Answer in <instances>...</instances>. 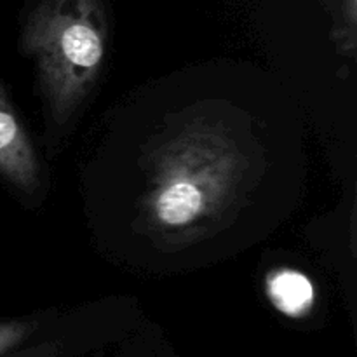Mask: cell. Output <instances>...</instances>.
Returning a JSON list of instances; mask_svg holds the SVG:
<instances>
[{
    "label": "cell",
    "instance_id": "cell-1",
    "mask_svg": "<svg viewBox=\"0 0 357 357\" xmlns=\"http://www.w3.org/2000/svg\"><path fill=\"white\" fill-rule=\"evenodd\" d=\"M145 171L146 230L188 243L232 215L253 174V153L229 124L195 117L153 146Z\"/></svg>",
    "mask_w": 357,
    "mask_h": 357
},
{
    "label": "cell",
    "instance_id": "cell-2",
    "mask_svg": "<svg viewBox=\"0 0 357 357\" xmlns=\"http://www.w3.org/2000/svg\"><path fill=\"white\" fill-rule=\"evenodd\" d=\"M54 124H66L96 84L107 28L96 0H42L23 35Z\"/></svg>",
    "mask_w": 357,
    "mask_h": 357
},
{
    "label": "cell",
    "instance_id": "cell-3",
    "mask_svg": "<svg viewBox=\"0 0 357 357\" xmlns=\"http://www.w3.org/2000/svg\"><path fill=\"white\" fill-rule=\"evenodd\" d=\"M0 174L24 194L40 188V166L23 122L0 84Z\"/></svg>",
    "mask_w": 357,
    "mask_h": 357
},
{
    "label": "cell",
    "instance_id": "cell-4",
    "mask_svg": "<svg viewBox=\"0 0 357 357\" xmlns=\"http://www.w3.org/2000/svg\"><path fill=\"white\" fill-rule=\"evenodd\" d=\"M267 296L275 310L289 319H303L309 316L316 302L312 281L295 268H278L265 281Z\"/></svg>",
    "mask_w": 357,
    "mask_h": 357
},
{
    "label": "cell",
    "instance_id": "cell-5",
    "mask_svg": "<svg viewBox=\"0 0 357 357\" xmlns=\"http://www.w3.org/2000/svg\"><path fill=\"white\" fill-rule=\"evenodd\" d=\"M31 333V324L23 321L0 323V356L20 345Z\"/></svg>",
    "mask_w": 357,
    "mask_h": 357
}]
</instances>
